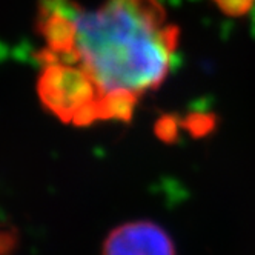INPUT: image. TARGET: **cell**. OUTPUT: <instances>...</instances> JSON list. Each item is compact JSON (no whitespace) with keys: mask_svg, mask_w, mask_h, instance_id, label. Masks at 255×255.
Here are the masks:
<instances>
[{"mask_svg":"<svg viewBox=\"0 0 255 255\" xmlns=\"http://www.w3.org/2000/svg\"><path fill=\"white\" fill-rule=\"evenodd\" d=\"M39 94L60 120L86 126L129 120L141 96L165 82L178 28L158 0H40Z\"/></svg>","mask_w":255,"mask_h":255,"instance_id":"6da1fadb","label":"cell"},{"mask_svg":"<svg viewBox=\"0 0 255 255\" xmlns=\"http://www.w3.org/2000/svg\"><path fill=\"white\" fill-rule=\"evenodd\" d=\"M102 255H177L169 234L154 222L117 226L106 237Z\"/></svg>","mask_w":255,"mask_h":255,"instance_id":"7a4b0ae2","label":"cell"},{"mask_svg":"<svg viewBox=\"0 0 255 255\" xmlns=\"http://www.w3.org/2000/svg\"><path fill=\"white\" fill-rule=\"evenodd\" d=\"M225 14L231 17H242L248 14L255 0H212Z\"/></svg>","mask_w":255,"mask_h":255,"instance_id":"3957f363","label":"cell"}]
</instances>
